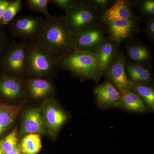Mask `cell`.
I'll return each mask as SVG.
<instances>
[{
    "label": "cell",
    "instance_id": "cell-1",
    "mask_svg": "<svg viewBox=\"0 0 154 154\" xmlns=\"http://www.w3.org/2000/svg\"><path fill=\"white\" fill-rule=\"evenodd\" d=\"M74 35L68 28L64 17L51 16L46 18L37 43L52 52L56 57L73 50Z\"/></svg>",
    "mask_w": 154,
    "mask_h": 154
},
{
    "label": "cell",
    "instance_id": "cell-2",
    "mask_svg": "<svg viewBox=\"0 0 154 154\" xmlns=\"http://www.w3.org/2000/svg\"><path fill=\"white\" fill-rule=\"evenodd\" d=\"M81 78L95 81L99 79L102 72L94 53L72 50L57 58V66Z\"/></svg>",
    "mask_w": 154,
    "mask_h": 154
},
{
    "label": "cell",
    "instance_id": "cell-3",
    "mask_svg": "<svg viewBox=\"0 0 154 154\" xmlns=\"http://www.w3.org/2000/svg\"><path fill=\"white\" fill-rule=\"evenodd\" d=\"M28 78L42 79L52 75L57 66V58L37 42L28 44L27 48Z\"/></svg>",
    "mask_w": 154,
    "mask_h": 154
},
{
    "label": "cell",
    "instance_id": "cell-4",
    "mask_svg": "<svg viewBox=\"0 0 154 154\" xmlns=\"http://www.w3.org/2000/svg\"><path fill=\"white\" fill-rule=\"evenodd\" d=\"M28 44L21 41L11 43L2 63L7 75L22 81L27 75L26 52Z\"/></svg>",
    "mask_w": 154,
    "mask_h": 154
},
{
    "label": "cell",
    "instance_id": "cell-5",
    "mask_svg": "<svg viewBox=\"0 0 154 154\" xmlns=\"http://www.w3.org/2000/svg\"><path fill=\"white\" fill-rule=\"evenodd\" d=\"M45 20L40 17H18L10 23V30L14 38L30 44L37 42L44 28Z\"/></svg>",
    "mask_w": 154,
    "mask_h": 154
},
{
    "label": "cell",
    "instance_id": "cell-6",
    "mask_svg": "<svg viewBox=\"0 0 154 154\" xmlns=\"http://www.w3.org/2000/svg\"><path fill=\"white\" fill-rule=\"evenodd\" d=\"M96 12L91 5L75 1L64 17L68 28L75 35L94 25Z\"/></svg>",
    "mask_w": 154,
    "mask_h": 154
},
{
    "label": "cell",
    "instance_id": "cell-7",
    "mask_svg": "<svg viewBox=\"0 0 154 154\" xmlns=\"http://www.w3.org/2000/svg\"><path fill=\"white\" fill-rule=\"evenodd\" d=\"M42 105L41 107L42 118L46 133L52 139H55L67 121L68 116L52 98L46 99Z\"/></svg>",
    "mask_w": 154,
    "mask_h": 154
},
{
    "label": "cell",
    "instance_id": "cell-8",
    "mask_svg": "<svg viewBox=\"0 0 154 154\" xmlns=\"http://www.w3.org/2000/svg\"><path fill=\"white\" fill-rule=\"evenodd\" d=\"M126 60L124 54L119 53L115 55L104 71L106 78L119 93L129 90V80L125 70Z\"/></svg>",
    "mask_w": 154,
    "mask_h": 154
},
{
    "label": "cell",
    "instance_id": "cell-9",
    "mask_svg": "<svg viewBox=\"0 0 154 154\" xmlns=\"http://www.w3.org/2000/svg\"><path fill=\"white\" fill-rule=\"evenodd\" d=\"M102 30L94 25L74 35L73 50L94 53L105 39Z\"/></svg>",
    "mask_w": 154,
    "mask_h": 154
},
{
    "label": "cell",
    "instance_id": "cell-10",
    "mask_svg": "<svg viewBox=\"0 0 154 154\" xmlns=\"http://www.w3.org/2000/svg\"><path fill=\"white\" fill-rule=\"evenodd\" d=\"M30 134H47L42 118L41 107H34L26 110L23 114L18 137Z\"/></svg>",
    "mask_w": 154,
    "mask_h": 154
},
{
    "label": "cell",
    "instance_id": "cell-11",
    "mask_svg": "<svg viewBox=\"0 0 154 154\" xmlns=\"http://www.w3.org/2000/svg\"><path fill=\"white\" fill-rule=\"evenodd\" d=\"M94 94L96 103L100 108H117L120 94L110 81H106L96 87Z\"/></svg>",
    "mask_w": 154,
    "mask_h": 154
},
{
    "label": "cell",
    "instance_id": "cell-12",
    "mask_svg": "<svg viewBox=\"0 0 154 154\" xmlns=\"http://www.w3.org/2000/svg\"><path fill=\"white\" fill-rule=\"evenodd\" d=\"M25 90L33 99H50L54 92V88L49 80L28 78L25 83Z\"/></svg>",
    "mask_w": 154,
    "mask_h": 154
},
{
    "label": "cell",
    "instance_id": "cell-13",
    "mask_svg": "<svg viewBox=\"0 0 154 154\" xmlns=\"http://www.w3.org/2000/svg\"><path fill=\"white\" fill-rule=\"evenodd\" d=\"M108 28L110 39L119 43L132 35L134 30L133 19L116 20L105 22Z\"/></svg>",
    "mask_w": 154,
    "mask_h": 154
},
{
    "label": "cell",
    "instance_id": "cell-14",
    "mask_svg": "<svg viewBox=\"0 0 154 154\" xmlns=\"http://www.w3.org/2000/svg\"><path fill=\"white\" fill-rule=\"evenodd\" d=\"M25 92V84L22 80L7 75L0 80V95L6 99H19Z\"/></svg>",
    "mask_w": 154,
    "mask_h": 154
},
{
    "label": "cell",
    "instance_id": "cell-15",
    "mask_svg": "<svg viewBox=\"0 0 154 154\" xmlns=\"http://www.w3.org/2000/svg\"><path fill=\"white\" fill-rule=\"evenodd\" d=\"M120 94L117 108L134 113H144L152 111L137 95L130 90H126Z\"/></svg>",
    "mask_w": 154,
    "mask_h": 154
},
{
    "label": "cell",
    "instance_id": "cell-16",
    "mask_svg": "<svg viewBox=\"0 0 154 154\" xmlns=\"http://www.w3.org/2000/svg\"><path fill=\"white\" fill-rule=\"evenodd\" d=\"M133 16L129 4L122 0H118L113 6L104 12L102 20L104 22L116 20H131Z\"/></svg>",
    "mask_w": 154,
    "mask_h": 154
},
{
    "label": "cell",
    "instance_id": "cell-17",
    "mask_svg": "<svg viewBox=\"0 0 154 154\" xmlns=\"http://www.w3.org/2000/svg\"><path fill=\"white\" fill-rule=\"evenodd\" d=\"M127 76L131 83L136 85H149L152 78L149 70L139 64L126 63Z\"/></svg>",
    "mask_w": 154,
    "mask_h": 154
},
{
    "label": "cell",
    "instance_id": "cell-18",
    "mask_svg": "<svg viewBox=\"0 0 154 154\" xmlns=\"http://www.w3.org/2000/svg\"><path fill=\"white\" fill-rule=\"evenodd\" d=\"M115 42L105 39L96 49L95 53L101 71L104 72L115 57Z\"/></svg>",
    "mask_w": 154,
    "mask_h": 154
},
{
    "label": "cell",
    "instance_id": "cell-19",
    "mask_svg": "<svg viewBox=\"0 0 154 154\" xmlns=\"http://www.w3.org/2000/svg\"><path fill=\"white\" fill-rule=\"evenodd\" d=\"M21 108V106L17 105H2L0 111V135L13 124Z\"/></svg>",
    "mask_w": 154,
    "mask_h": 154
},
{
    "label": "cell",
    "instance_id": "cell-20",
    "mask_svg": "<svg viewBox=\"0 0 154 154\" xmlns=\"http://www.w3.org/2000/svg\"><path fill=\"white\" fill-rule=\"evenodd\" d=\"M42 147L40 134H30L22 138L19 146L21 154H37Z\"/></svg>",
    "mask_w": 154,
    "mask_h": 154
},
{
    "label": "cell",
    "instance_id": "cell-21",
    "mask_svg": "<svg viewBox=\"0 0 154 154\" xmlns=\"http://www.w3.org/2000/svg\"><path fill=\"white\" fill-rule=\"evenodd\" d=\"M129 90L137 95L149 108L154 110V90L149 85H136L129 81Z\"/></svg>",
    "mask_w": 154,
    "mask_h": 154
},
{
    "label": "cell",
    "instance_id": "cell-22",
    "mask_svg": "<svg viewBox=\"0 0 154 154\" xmlns=\"http://www.w3.org/2000/svg\"><path fill=\"white\" fill-rule=\"evenodd\" d=\"M126 50L130 58L139 64L148 62L150 60V53L149 49L143 45L136 44L128 45Z\"/></svg>",
    "mask_w": 154,
    "mask_h": 154
},
{
    "label": "cell",
    "instance_id": "cell-23",
    "mask_svg": "<svg viewBox=\"0 0 154 154\" xmlns=\"http://www.w3.org/2000/svg\"><path fill=\"white\" fill-rule=\"evenodd\" d=\"M22 1L21 0L11 1L0 21V23L3 25L10 24L22 9Z\"/></svg>",
    "mask_w": 154,
    "mask_h": 154
},
{
    "label": "cell",
    "instance_id": "cell-24",
    "mask_svg": "<svg viewBox=\"0 0 154 154\" xmlns=\"http://www.w3.org/2000/svg\"><path fill=\"white\" fill-rule=\"evenodd\" d=\"M18 136V128L17 127L4 140L0 141L2 149L5 154L11 152L18 147L17 141Z\"/></svg>",
    "mask_w": 154,
    "mask_h": 154
},
{
    "label": "cell",
    "instance_id": "cell-25",
    "mask_svg": "<svg viewBox=\"0 0 154 154\" xmlns=\"http://www.w3.org/2000/svg\"><path fill=\"white\" fill-rule=\"evenodd\" d=\"M49 0H27L26 5L31 11L37 13H41L48 18L51 15L48 10V5Z\"/></svg>",
    "mask_w": 154,
    "mask_h": 154
},
{
    "label": "cell",
    "instance_id": "cell-26",
    "mask_svg": "<svg viewBox=\"0 0 154 154\" xmlns=\"http://www.w3.org/2000/svg\"><path fill=\"white\" fill-rule=\"evenodd\" d=\"M11 43L3 33H0V64H2L3 59Z\"/></svg>",
    "mask_w": 154,
    "mask_h": 154
},
{
    "label": "cell",
    "instance_id": "cell-27",
    "mask_svg": "<svg viewBox=\"0 0 154 154\" xmlns=\"http://www.w3.org/2000/svg\"><path fill=\"white\" fill-rule=\"evenodd\" d=\"M75 1L73 0H49V3L58 6L67 12L74 5Z\"/></svg>",
    "mask_w": 154,
    "mask_h": 154
},
{
    "label": "cell",
    "instance_id": "cell-28",
    "mask_svg": "<svg viewBox=\"0 0 154 154\" xmlns=\"http://www.w3.org/2000/svg\"><path fill=\"white\" fill-rule=\"evenodd\" d=\"M142 9L146 14L154 15V1L152 0L145 1L142 5Z\"/></svg>",
    "mask_w": 154,
    "mask_h": 154
},
{
    "label": "cell",
    "instance_id": "cell-29",
    "mask_svg": "<svg viewBox=\"0 0 154 154\" xmlns=\"http://www.w3.org/2000/svg\"><path fill=\"white\" fill-rule=\"evenodd\" d=\"M109 3L107 0H95L92 1L91 5L97 11L98 9L105 8Z\"/></svg>",
    "mask_w": 154,
    "mask_h": 154
},
{
    "label": "cell",
    "instance_id": "cell-30",
    "mask_svg": "<svg viewBox=\"0 0 154 154\" xmlns=\"http://www.w3.org/2000/svg\"><path fill=\"white\" fill-rule=\"evenodd\" d=\"M147 30L149 36L152 38L154 39V21L152 19L149 20L147 23Z\"/></svg>",
    "mask_w": 154,
    "mask_h": 154
},
{
    "label": "cell",
    "instance_id": "cell-31",
    "mask_svg": "<svg viewBox=\"0 0 154 154\" xmlns=\"http://www.w3.org/2000/svg\"><path fill=\"white\" fill-rule=\"evenodd\" d=\"M11 2V1H5V0L0 1V21L2 18L5 11Z\"/></svg>",
    "mask_w": 154,
    "mask_h": 154
},
{
    "label": "cell",
    "instance_id": "cell-32",
    "mask_svg": "<svg viewBox=\"0 0 154 154\" xmlns=\"http://www.w3.org/2000/svg\"><path fill=\"white\" fill-rule=\"evenodd\" d=\"M6 154H21L20 153V151L19 149V147H17L13 151L9 153Z\"/></svg>",
    "mask_w": 154,
    "mask_h": 154
},
{
    "label": "cell",
    "instance_id": "cell-33",
    "mask_svg": "<svg viewBox=\"0 0 154 154\" xmlns=\"http://www.w3.org/2000/svg\"><path fill=\"white\" fill-rule=\"evenodd\" d=\"M0 154H5L3 152L2 149V146H1V142H0Z\"/></svg>",
    "mask_w": 154,
    "mask_h": 154
},
{
    "label": "cell",
    "instance_id": "cell-34",
    "mask_svg": "<svg viewBox=\"0 0 154 154\" xmlns=\"http://www.w3.org/2000/svg\"><path fill=\"white\" fill-rule=\"evenodd\" d=\"M2 105H0V111H1V109H2Z\"/></svg>",
    "mask_w": 154,
    "mask_h": 154
}]
</instances>
